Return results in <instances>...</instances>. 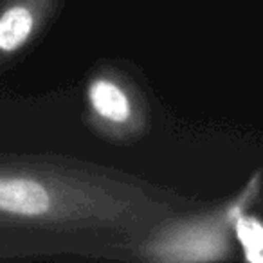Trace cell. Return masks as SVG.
I'll list each match as a JSON object with an SVG mask.
<instances>
[{"label":"cell","mask_w":263,"mask_h":263,"mask_svg":"<svg viewBox=\"0 0 263 263\" xmlns=\"http://www.w3.org/2000/svg\"><path fill=\"white\" fill-rule=\"evenodd\" d=\"M36 22V11L26 0H13L0 6V62L29 42Z\"/></svg>","instance_id":"1"},{"label":"cell","mask_w":263,"mask_h":263,"mask_svg":"<svg viewBox=\"0 0 263 263\" xmlns=\"http://www.w3.org/2000/svg\"><path fill=\"white\" fill-rule=\"evenodd\" d=\"M92 108L112 123H124L130 117V101L117 85L108 80H96L88 88Z\"/></svg>","instance_id":"2"}]
</instances>
